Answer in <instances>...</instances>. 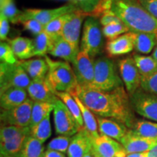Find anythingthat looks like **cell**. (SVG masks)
Returning <instances> with one entry per match:
<instances>
[{
  "label": "cell",
  "instance_id": "obj_1",
  "mask_svg": "<svg viewBox=\"0 0 157 157\" xmlns=\"http://www.w3.org/2000/svg\"><path fill=\"white\" fill-rule=\"evenodd\" d=\"M71 95H76L98 117L120 121L131 129L136 121L130 97L124 86L111 91H101L78 86Z\"/></svg>",
  "mask_w": 157,
  "mask_h": 157
},
{
  "label": "cell",
  "instance_id": "obj_2",
  "mask_svg": "<svg viewBox=\"0 0 157 157\" xmlns=\"http://www.w3.org/2000/svg\"><path fill=\"white\" fill-rule=\"evenodd\" d=\"M111 10L130 31L151 34L157 39V19L138 0H111Z\"/></svg>",
  "mask_w": 157,
  "mask_h": 157
},
{
  "label": "cell",
  "instance_id": "obj_3",
  "mask_svg": "<svg viewBox=\"0 0 157 157\" xmlns=\"http://www.w3.org/2000/svg\"><path fill=\"white\" fill-rule=\"evenodd\" d=\"M45 60L49 66L46 79L56 92H64L71 95L78 86L74 71L69 63L54 60L48 56Z\"/></svg>",
  "mask_w": 157,
  "mask_h": 157
},
{
  "label": "cell",
  "instance_id": "obj_4",
  "mask_svg": "<svg viewBox=\"0 0 157 157\" xmlns=\"http://www.w3.org/2000/svg\"><path fill=\"white\" fill-rule=\"evenodd\" d=\"M119 70L111 58L105 56H99L95 59V76L90 88L111 91L118 87H123Z\"/></svg>",
  "mask_w": 157,
  "mask_h": 157
},
{
  "label": "cell",
  "instance_id": "obj_5",
  "mask_svg": "<svg viewBox=\"0 0 157 157\" xmlns=\"http://www.w3.org/2000/svg\"><path fill=\"white\" fill-rule=\"evenodd\" d=\"M30 127L1 126V157H23L22 150L26 137L30 135Z\"/></svg>",
  "mask_w": 157,
  "mask_h": 157
},
{
  "label": "cell",
  "instance_id": "obj_6",
  "mask_svg": "<svg viewBox=\"0 0 157 157\" xmlns=\"http://www.w3.org/2000/svg\"><path fill=\"white\" fill-rule=\"evenodd\" d=\"M101 25L99 20L93 16H88L84 23L80 50L85 51L93 58L103 51L104 39Z\"/></svg>",
  "mask_w": 157,
  "mask_h": 157
},
{
  "label": "cell",
  "instance_id": "obj_7",
  "mask_svg": "<svg viewBox=\"0 0 157 157\" xmlns=\"http://www.w3.org/2000/svg\"><path fill=\"white\" fill-rule=\"evenodd\" d=\"M31 82L20 60L15 64H0V93L12 87L27 90Z\"/></svg>",
  "mask_w": 157,
  "mask_h": 157
},
{
  "label": "cell",
  "instance_id": "obj_8",
  "mask_svg": "<svg viewBox=\"0 0 157 157\" xmlns=\"http://www.w3.org/2000/svg\"><path fill=\"white\" fill-rule=\"evenodd\" d=\"M53 120L56 132L58 135L72 137L80 130L72 113L60 99L54 105Z\"/></svg>",
  "mask_w": 157,
  "mask_h": 157
},
{
  "label": "cell",
  "instance_id": "obj_9",
  "mask_svg": "<svg viewBox=\"0 0 157 157\" xmlns=\"http://www.w3.org/2000/svg\"><path fill=\"white\" fill-rule=\"evenodd\" d=\"M34 101L29 98L18 106L10 110H2L1 126L29 127Z\"/></svg>",
  "mask_w": 157,
  "mask_h": 157
},
{
  "label": "cell",
  "instance_id": "obj_10",
  "mask_svg": "<svg viewBox=\"0 0 157 157\" xmlns=\"http://www.w3.org/2000/svg\"><path fill=\"white\" fill-rule=\"evenodd\" d=\"M130 97L135 112L149 120L157 122V97L139 88Z\"/></svg>",
  "mask_w": 157,
  "mask_h": 157
},
{
  "label": "cell",
  "instance_id": "obj_11",
  "mask_svg": "<svg viewBox=\"0 0 157 157\" xmlns=\"http://www.w3.org/2000/svg\"><path fill=\"white\" fill-rule=\"evenodd\" d=\"M72 64L78 85L90 87L95 76V59L85 51L80 50Z\"/></svg>",
  "mask_w": 157,
  "mask_h": 157
},
{
  "label": "cell",
  "instance_id": "obj_12",
  "mask_svg": "<svg viewBox=\"0 0 157 157\" xmlns=\"http://www.w3.org/2000/svg\"><path fill=\"white\" fill-rule=\"evenodd\" d=\"M77 9V6L71 3L53 9H25L21 13L20 22L23 20L34 19L45 26L57 17L72 13Z\"/></svg>",
  "mask_w": 157,
  "mask_h": 157
},
{
  "label": "cell",
  "instance_id": "obj_13",
  "mask_svg": "<svg viewBox=\"0 0 157 157\" xmlns=\"http://www.w3.org/2000/svg\"><path fill=\"white\" fill-rule=\"evenodd\" d=\"M118 67L124 86L131 96L140 88L141 84V75L134 59L131 57L121 59L118 62Z\"/></svg>",
  "mask_w": 157,
  "mask_h": 157
},
{
  "label": "cell",
  "instance_id": "obj_14",
  "mask_svg": "<svg viewBox=\"0 0 157 157\" xmlns=\"http://www.w3.org/2000/svg\"><path fill=\"white\" fill-rule=\"evenodd\" d=\"M91 151L98 157H126L127 155L119 141L102 135L93 137Z\"/></svg>",
  "mask_w": 157,
  "mask_h": 157
},
{
  "label": "cell",
  "instance_id": "obj_15",
  "mask_svg": "<svg viewBox=\"0 0 157 157\" xmlns=\"http://www.w3.org/2000/svg\"><path fill=\"white\" fill-rule=\"evenodd\" d=\"M88 16L89 15L81 10L77 9L70 13L69 17L64 24L61 36L76 48H80L78 46V42L82 25L84 19Z\"/></svg>",
  "mask_w": 157,
  "mask_h": 157
},
{
  "label": "cell",
  "instance_id": "obj_16",
  "mask_svg": "<svg viewBox=\"0 0 157 157\" xmlns=\"http://www.w3.org/2000/svg\"><path fill=\"white\" fill-rule=\"evenodd\" d=\"M26 90L29 98L34 102L55 104L59 99L56 91L47 81L46 78L38 81H31Z\"/></svg>",
  "mask_w": 157,
  "mask_h": 157
},
{
  "label": "cell",
  "instance_id": "obj_17",
  "mask_svg": "<svg viewBox=\"0 0 157 157\" xmlns=\"http://www.w3.org/2000/svg\"><path fill=\"white\" fill-rule=\"evenodd\" d=\"M93 137L84 127L71 137L68 147V157H84L93 149Z\"/></svg>",
  "mask_w": 157,
  "mask_h": 157
},
{
  "label": "cell",
  "instance_id": "obj_18",
  "mask_svg": "<svg viewBox=\"0 0 157 157\" xmlns=\"http://www.w3.org/2000/svg\"><path fill=\"white\" fill-rule=\"evenodd\" d=\"M119 143L122 145L128 154L148 151L156 144L157 141L138 136L129 129L128 132L121 139Z\"/></svg>",
  "mask_w": 157,
  "mask_h": 157
},
{
  "label": "cell",
  "instance_id": "obj_19",
  "mask_svg": "<svg viewBox=\"0 0 157 157\" xmlns=\"http://www.w3.org/2000/svg\"><path fill=\"white\" fill-rule=\"evenodd\" d=\"M100 135H105L117 141H120L128 132L129 128L126 125L115 119L96 116Z\"/></svg>",
  "mask_w": 157,
  "mask_h": 157
},
{
  "label": "cell",
  "instance_id": "obj_20",
  "mask_svg": "<svg viewBox=\"0 0 157 157\" xmlns=\"http://www.w3.org/2000/svg\"><path fill=\"white\" fill-rule=\"evenodd\" d=\"M134 49V37L132 31L109 41L105 45V50L109 57L123 56L132 52Z\"/></svg>",
  "mask_w": 157,
  "mask_h": 157
},
{
  "label": "cell",
  "instance_id": "obj_21",
  "mask_svg": "<svg viewBox=\"0 0 157 157\" xmlns=\"http://www.w3.org/2000/svg\"><path fill=\"white\" fill-rule=\"evenodd\" d=\"M27 90L22 88L12 87L0 93L2 110H10L18 106L29 99Z\"/></svg>",
  "mask_w": 157,
  "mask_h": 157
},
{
  "label": "cell",
  "instance_id": "obj_22",
  "mask_svg": "<svg viewBox=\"0 0 157 157\" xmlns=\"http://www.w3.org/2000/svg\"><path fill=\"white\" fill-rule=\"evenodd\" d=\"M79 51L80 48H76L62 36H60L55 40L50 55L56 58H61L64 61L73 63Z\"/></svg>",
  "mask_w": 157,
  "mask_h": 157
},
{
  "label": "cell",
  "instance_id": "obj_23",
  "mask_svg": "<svg viewBox=\"0 0 157 157\" xmlns=\"http://www.w3.org/2000/svg\"><path fill=\"white\" fill-rule=\"evenodd\" d=\"M20 63L28 74L31 81H38L46 78L49 66L45 58L20 60Z\"/></svg>",
  "mask_w": 157,
  "mask_h": 157
},
{
  "label": "cell",
  "instance_id": "obj_24",
  "mask_svg": "<svg viewBox=\"0 0 157 157\" xmlns=\"http://www.w3.org/2000/svg\"><path fill=\"white\" fill-rule=\"evenodd\" d=\"M7 41L18 60H29L31 57L34 56V41L32 39L27 37L17 36Z\"/></svg>",
  "mask_w": 157,
  "mask_h": 157
},
{
  "label": "cell",
  "instance_id": "obj_25",
  "mask_svg": "<svg viewBox=\"0 0 157 157\" xmlns=\"http://www.w3.org/2000/svg\"><path fill=\"white\" fill-rule=\"evenodd\" d=\"M134 37L135 49L140 54H148L154 50L157 44V39L154 34L132 31Z\"/></svg>",
  "mask_w": 157,
  "mask_h": 157
},
{
  "label": "cell",
  "instance_id": "obj_26",
  "mask_svg": "<svg viewBox=\"0 0 157 157\" xmlns=\"http://www.w3.org/2000/svg\"><path fill=\"white\" fill-rule=\"evenodd\" d=\"M132 58L140 72L141 78L149 77L157 73V61L152 56L135 54Z\"/></svg>",
  "mask_w": 157,
  "mask_h": 157
},
{
  "label": "cell",
  "instance_id": "obj_27",
  "mask_svg": "<svg viewBox=\"0 0 157 157\" xmlns=\"http://www.w3.org/2000/svg\"><path fill=\"white\" fill-rule=\"evenodd\" d=\"M130 129L138 136L157 141V122L136 119Z\"/></svg>",
  "mask_w": 157,
  "mask_h": 157
},
{
  "label": "cell",
  "instance_id": "obj_28",
  "mask_svg": "<svg viewBox=\"0 0 157 157\" xmlns=\"http://www.w3.org/2000/svg\"><path fill=\"white\" fill-rule=\"evenodd\" d=\"M76 100V103H78L79 109L81 110V113L83 121L84 124V127L89 131V132L92 135L93 137L99 136V132H98V125L97 119L95 117V114L92 112L81 101L76 95H71Z\"/></svg>",
  "mask_w": 157,
  "mask_h": 157
},
{
  "label": "cell",
  "instance_id": "obj_29",
  "mask_svg": "<svg viewBox=\"0 0 157 157\" xmlns=\"http://www.w3.org/2000/svg\"><path fill=\"white\" fill-rule=\"evenodd\" d=\"M56 95L60 101L63 102V103L66 105L70 112L72 113L80 129L84 128V124L82 116L81 110H80L78 103H76V100L74 99L73 96L70 93H64V92H56Z\"/></svg>",
  "mask_w": 157,
  "mask_h": 157
},
{
  "label": "cell",
  "instance_id": "obj_30",
  "mask_svg": "<svg viewBox=\"0 0 157 157\" xmlns=\"http://www.w3.org/2000/svg\"><path fill=\"white\" fill-rule=\"evenodd\" d=\"M34 56H47L50 54L55 41L44 31L34 39Z\"/></svg>",
  "mask_w": 157,
  "mask_h": 157
},
{
  "label": "cell",
  "instance_id": "obj_31",
  "mask_svg": "<svg viewBox=\"0 0 157 157\" xmlns=\"http://www.w3.org/2000/svg\"><path fill=\"white\" fill-rule=\"evenodd\" d=\"M55 104L44 102H34L31 112V119L29 127L32 128L39 124L48 113L53 111Z\"/></svg>",
  "mask_w": 157,
  "mask_h": 157
},
{
  "label": "cell",
  "instance_id": "obj_32",
  "mask_svg": "<svg viewBox=\"0 0 157 157\" xmlns=\"http://www.w3.org/2000/svg\"><path fill=\"white\" fill-rule=\"evenodd\" d=\"M44 148L43 143L31 135L25 140L22 150L23 157H43Z\"/></svg>",
  "mask_w": 157,
  "mask_h": 157
},
{
  "label": "cell",
  "instance_id": "obj_33",
  "mask_svg": "<svg viewBox=\"0 0 157 157\" xmlns=\"http://www.w3.org/2000/svg\"><path fill=\"white\" fill-rule=\"evenodd\" d=\"M50 113H48L40 122L31 128L30 135L42 143H44L52 135Z\"/></svg>",
  "mask_w": 157,
  "mask_h": 157
},
{
  "label": "cell",
  "instance_id": "obj_34",
  "mask_svg": "<svg viewBox=\"0 0 157 157\" xmlns=\"http://www.w3.org/2000/svg\"><path fill=\"white\" fill-rule=\"evenodd\" d=\"M0 13L5 15L13 24H17L22 11L17 8L14 0H0Z\"/></svg>",
  "mask_w": 157,
  "mask_h": 157
},
{
  "label": "cell",
  "instance_id": "obj_35",
  "mask_svg": "<svg viewBox=\"0 0 157 157\" xmlns=\"http://www.w3.org/2000/svg\"><path fill=\"white\" fill-rule=\"evenodd\" d=\"M70 13H67V14L57 17L44 26V31L54 41L61 36L64 24L69 17Z\"/></svg>",
  "mask_w": 157,
  "mask_h": 157
},
{
  "label": "cell",
  "instance_id": "obj_36",
  "mask_svg": "<svg viewBox=\"0 0 157 157\" xmlns=\"http://www.w3.org/2000/svg\"><path fill=\"white\" fill-rule=\"evenodd\" d=\"M103 36L109 41L114 39L121 35H123L130 31L128 27L122 21H117L111 24L105 25L102 28Z\"/></svg>",
  "mask_w": 157,
  "mask_h": 157
},
{
  "label": "cell",
  "instance_id": "obj_37",
  "mask_svg": "<svg viewBox=\"0 0 157 157\" xmlns=\"http://www.w3.org/2000/svg\"><path fill=\"white\" fill-rule=\"evenodd\" d=\"M71 137L58 135L52 139L47 146V150H52L66 154L68 151Z\"/></svg>",
  "mask_w": 157,
  "mask_h": 157
},
{
  "label": "cell",
  "instance_id": "obj_38",
  "mask_svg": "<svg viewBox=\"0 0 157 157\" xmlns=\"http://www.w3.org/2000/svg\"><path fill=\"white\" fill-rule=\"evenodd\" d=\"M76 5L89 16L95 17L103 0H75Z\"/></svg>",
  "mask_w": 157,
  "mask_h": 157
},
{
  "label": "cell",
  "instance_id": "obj_39",
  "mask_svg": "<svg viewBox=\"0 0 157 157\" xmlns=\"http://www.w3.org/2000/svg\"><path fill=\"white\" fill-rule=\"evenodd\" d=\"M0 60L1 63L7 64H15L19 61L7 41L0 43Z\"/></svg>",
  "mask_w": 157,
  "mask_h": 157
},
{
  "label": "cell",
  "instance_id": "obj_40",
  "mask_svg": "<svg viewBox=\"0 0 157 157\" xmlns=\"http://www.w3.org/2000/svg\"><path fill=\"white\" fill-rule=\"evenodd\" d=\"M22 25L24 30L30 31L31 34L35 36L38 35L44 31V25L42 24L38 21L34 19H26L23 20L20 22Z\"/></svg>",
  "mask_w": 157,
  "mask_h": 157
},
{
  "label": "cell",
  "instance_id": "obj_41",
  "mask_svg": "<svg viewBox=\"0 0 157 157\" xmlns=\"http://www.w3.org/2000/svg\"><path fill=\"white\" fill-rule=\"evenodd\" d=\"M140 87L157 97V73L149 77L141 78Z\"/></svg>",
  "mask_w": 157,
  "mask_h": 157
},
{
  "label": "cell",
  "instance_id": "obj_42",
  "mask_svg": "<svg viewBox=\"0 0 157 157\" xmlns=\"http://www.w3.org/2000/svg\"><path fill=\"white\" fill-rule=\"evenodd\" d=\"M120 21V18L116 15L115 13L111 10V9L108 10L104 12L103 14L101 15V16L99 17V21L103 27L111 24L112 23Z\"/></svg>",
  "mask_w": 157,
  "mask_h": 157
},
{
  "label": "cell",
  "instance_id": "obj_43",
  "mask_svg": "<svg viewBox=\"0 0 157 157\" xmlns=\"http://www.w3.org/2000/svg\"><path fill=\"white\" fill-rule=\"evenodd\" d=\"M10 21L5 15L0 13V39L1 42L7 41L10 31Z\"/></svg>",
  "mask_w": 157,
  "mask_h": 157
},
{
  "label": "cell",
  "instance_id": "obj_44",
  "mask_svg": "<svg viewBox=\"0 0 157 157\" xmlns=\"http://www.w3.org/2000/svg\"><path fill=\"white\" fill-rule=\"evenodd\" d=\"M145 9L157 19V0H138Z\"/></svg>",
  "mask_w": 157,
  "mask_h": 157
},
{
  "label": "cell",
  "instance_id": "obj_45",
  "mask_svg": "<svg viewBox=\"0 0 157 157\" xmlns=\"http://www.w3.org/2000/svg\"><path fill=\"white\" fill-rule=\"evenodd\" d=\"M43 157H66V156L61 152L52 150H46L44 153Z\"/></svg>",
  "mask_w": 157,
  "mask_h": 157
},
{
  "label": "cell",
  "instance_id": "obj_46",
  "mask_svg": "<svg viewBox=\"0 0 157 157\" xmlns=\"http://www.w3.org/2000/svg\"><path fill=\"white\" fill-rule=\"evenodd\" d=\"M147 157H157V143L147 152Z\"/></svg>",
  "mask_w": 157,
  "mask_h": 157
},
{
  "label": "cell",
  "instance_id": "obj_47",
  "mask_svg": "<svg viewBox=\"0 0 157 157\" xmlns=\"http://www.w3.org/2000/svg\"><path fill=\"white\" fill-rule=\"evenodd\" d=\"M147 152L132 153V154H127L126 157H147Z\"/></svg>",
  "mask_w": 157,
  "mask_h": 157
},
{
  "label": "cell",
  "instance_id": "obj_48",
  "mask_svg": "<svg viewBox=\"0 0 157 157\" xmlns=\"http://www.w3.org/2000/svg\"><path fill=\"white\" fill-rule=\"evenodd\" d=\"M151 56L157 61V44H156V46L155 47L154 50H153V52H152Z\"/></svg>",
  "mask_w": 157,
  "mask_h": 157
},
{
  "label": "cell",
  "instance_id": "obj_49",
  "mask_svg": "<svg viewBox=\"0 0 157 157\" xmlns=\"http://www.w3.org/2000/svg\"><path fill=\"white\" fill-rule=\"evenodd\" d=\"M84 157H97V156H96L91 151V152H90L89 154H87V155H85V156H84Z\"/></svg>",
  "mask_w": 157,
  "mask_h": 157
},
{
  "label": "cell",
  "instance_id": "obj_50",
  "mask_svg": "<svg viewBox=\"0 0 157 157\" xmlns=\"http://www.w3.org/2000/svg\"><path fill=\"white\" fill-rule=\"evenodd\" d=\"M67 1L69 2V3L71 4H73V5H76V2L75 0H67Z\"/></svg>",
  "mask_w": 157,
  "mask_h": 157
},
{
  "label": "cell",
  "instance_id": "obj_51",
  "mask_svg": "<svg viewBox=\"0 0 157 157\" xmlns=\"http://www.w3.org/2000/svg\"><path fill=\"white\" fill-rule=\"evenodd\" d=\"M97 157H98V156H97Z\"/></svg>",
  "mask_w": 157,
  "mask_h": 157
}]
</instances>
